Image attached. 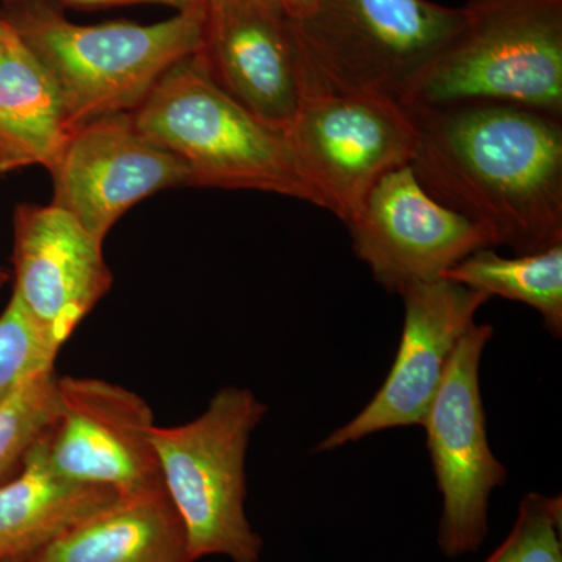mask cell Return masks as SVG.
Wrapping results in <instances>:
<instances>
[{"label":"cell","instance_id":"8992f818","mask_svg":"<svg viewBox=\"0 0 562 562\" xmlns=\"http://www.w3.org/2000/svg\"><path fill=\"white\" fill-rule=\"evenodd\" d=\"M268 413L247 387H222L188 424L154 428L162 486L179 514L192 560L260 562L262 539L246 514V454Z\"/></svg>","mask_w":562,"mask_h":562},{"label":"cell","instance_id":"5b68a950","mask_svg":"<svg viewBox=\"0 0 562 562\" xmlns=\"http://www.w3.org/2000/svg\"><path fill=\"white\" fill-rule=\"evenodd\" d=\"M464 10L430 0H319L292 21L303 87L391 99L414 85L461 27Z\"/></svg>","mask_w":562,"mask_h":562},{"label":"cell","instance_id":"d4e9b609","mask_svg":"<svg viewBox=\"0 0 562 562\" xmlns=\"http://www.w3.org/2000/svg\"><path fill=\"white\" fill-rule=\"evenodd\" d=\"M0 49H2V47H0Z\"/></svg>","mask_w":562,"mask_h":562},{"label":"cell","instance_id":"52a82bcc","mask_svg":"<svg viewBox=\"0 0 562 562\" xmlns=\"http://www.w3.org/2000/svg\"><path fill=\"white\" fill-rule=\"evenodd\" d=\"M284 136L321 209L344 224L384 173L413 161L417 144L416 121L402 103L313 85L303 87Z\"/></svg>","mask_w":562,"mask_h":562},{"label":"cell","instance_id":"44dd1931","mask_svg":"<svg viewBox=\"0 0 562 562\" xmlns=\"http://www.w3.org/2000/svg\"><path fill=\"white\" fill-rule=\"evenodd\" d=\"M58 350L46 341L20 301H11L0 316V403L33 373L55 366Z\"/></svg>","mask_w":562,"mask_h":562},{"label":"cell","instance_id":"7c38bea8","mask_svg":"<svg viewBox=\"0 0 562 562\" xmlns=\"http://www.w3.org/2000/svg\"><path fill=\"white\" fill-rule=\"evenodd\" d=\"M47 171L52 205L68 211L101 241L136 203L168 188L191 187L187 166L147 138L132 113L81 125Z\"/></svg>","mask_w":562,"mask_h":562},{"label":"cell","instance_id":"277c9868","mask_svg":"<svg viewBox=\"0 0 562 562\" xmlns=\"http://www.w3.org/2000/svg\"><path fill=\"white\" fill-rule=\"evenodd\" d=\"M405 109L509 103L562 120V0H469Z\"/></svg>","mask_w":562,"mask_h":562},{"label":"cell","instance_id":"6da1fadb","mask_svg":"<svg viewBox=\"0 0 562 562\" xmlns=\"http://www.w3.org/2000/svg\"><path fill=\"white\" fill-rule=\"evenodd\" d=\"M425 191L516 255L562 244V120L509 103L409 110Z\"/></svg>","mask_w":562,"mask_h":562},{"label":"cell","instance_id":"ac0fdd59","mask_svg":"<svg viewBox=\"0 0 562 562\" xmlns=\"http://www.w3.org/2000/svg\"><path fill=\"white\" fill-rule=\"evenodd\" d=\"M443 277L531 306L541 314L543 327L562 336V244L536 254L502 257L494 247H482L449 269Z\"/></svg>","mask_w":562,"mask_h":562},{"label":"cell","instance_id":"3957f363","mask_svg":"<svg viewBox=\"0 0 562 562\" xmlns=\"http://www.w3.org/2000/svg\"><path fill=\"white\" fill-rule=\"evenodd\" d=\"M132 116L147 138L187 166L191 187L273 192L321 209L284 132L225 94L199 52L169 69Z\"/></svg>","mask_w":562,"mask_h":562},{"label":"cell","instance_id":"2e32d148","mask_svg":"<svg viewBox=\"0 0 562 562\" xmlns=\"http://www.w3.org/2000/svg\"><path fill=\"white\" fill-rule=\"evenodd\" d=\"M110 487L70 482L47 461L43 436L10 482L0 483V562H21L117 497Z\"/></svg>","mask_w":562,"mask_h":562},{"label":"cell","instance_id":"7a4b0ae2","mask_svg":"<svg viewBox=\"0 0 562 562\" xmlns=\"http://www.w3.org/2000/svg\"><path fill=\"white\" fill-rule=\"evenodd\" d=\"M0 20L50 74L72 133L88 122L132 113L169 69L201 50L206 0L147 25L76 24L47 0L2 3Z\"/></svg>","mask_w":562,"mask_h":562},{"label":"cell","instance_id":"ba28073f","mask_svg":"<svg viewBox=\"0 0 562 562\" xmlns=\"http://www.w3.org/2000/svg\"><path fill=\"white\" fill-rule=\"evenodd\" d=\"M492 336L490 324H473L462 336L422 424L442 495L438 547L447 558L479 552L487 536L491 494L508 480L487 442L480 390V362Z\"/></svg>","mask_w":562,"mask_h":562},{"label":"cell","instance_id":"d6986e66","mask_svg":"<svg viewBox=\"0 0 562 562\" xmlns=\"http://www.w3.org/2000/svg\"><path fill=\"white\" fill-rule=\"evenodd\" d=\"M57 380L55 366H49L0 403V483L49 430L57 413Z\"/></svg>","mask_w":562,"mask_h":562},{"label":"cell","instance_id":"cb8c5ba5","mask_svg":"<svg viewBox=\"0 0 562 562\" xmlns=\"http://www.w3.org/2000/svg\"><path fill=\"white\" fill-rule=\"evenodd\" d=\"M9 272H7L5 269H3L2 266H0V288H2L3 284H5L7 281H9Z\"/></svg>","mask_w":562,"mask_h":562},{"label":"cell","instance_id":"8fae6325","mask_svg":"<svg viewBox=\"0 0 562 562\" xmlns=\"http://www.w3.org/2000/svg\"><path fill=\"white\" fill-rule=\"evenodd\" d=\"M353 251L391 292L442 279L472 251L491 247L471 221L432 199L412 162L376 181L346 222Z\"/></svg>","mask_w":562,"mask_h":562},{"label":"cell","instance_id":"7402d4cb","mask_svg":"<svg viewBox=\"0 0 562 562\" xmlns=\"http://www.w3.org/2000/svg\"><path fill=\"white\" fill-rule=\"evenodd\" d=\"M18 2V0H0V3ZM50 2V0H47ZM58 2L69 3V5L88 7H110V5H127V3H162V5L173 7L177 10H184L188 7L195 5L202 0H58Z\"/></svg>","mask_w":562,"mask_h":562},{"label":"cell","instance_id":"603a6c76","mask_svg":"<svg viewBox=\"0 0 562 562\" xmlns=\"http://www.w3.org/2000/svg\"><path fill=\"white\" fill-rule=\"evenodd\" d=\"M288 18L292 21H301L312 14L319 0H273Z\"/></svg>","mask_w":562,"mask_h":562},{"label":"cell","instance_id":"ffe728a7","mask_svg":"<svg viewBox=\"0 0 562 562\" xmlns=\"http://www.w3.org/2000/svg\"><path fill=\"white\" fill-rule=\"evenodd\" d=\"M483 562H562L561 495L527 492L512 531Z\"/></svg>","mask_w":562,"mask_h":562},{"label":"cell","instance_id":"30bf717a","mask_svg":"<svg viewBox=\"0 0 562 562\" xmlns=\"http://www.w3.org/2000/svg\"><path fill=\"white\" fill-rule=\"evenodd\" d=\"M398 294L405 321L386 380L353 419L317 443L316 452H333L391 428L422 427L454 349L491 299L446 277L412 284Z\"/></svg>","mask_w":562,"mask_h":562},{"label":"cell","instance_id":"e0dca14e","mask_svg":"<svg viewBox=\"0 0 562 562\" xmlns=\"http://www.w3.org/2000/svg\"><path fill=\"white\" fill-rule=\"evenodd\" d=\"M0 47V173L49 168L70 136L60 92L3 20Z\"/></svg>","mask_w":562,"mask_h":562},{"label":"cell","instance_id":"4fadbf2b","mask_svg":"<svg viewBox=\"0 0 562 562\" xmlns=\"http://www.w3.org/2000/svg\"><path fill=\"white\" fill-rule=\"evenodd\" d=\"M13 231V295L60 351L113 283L103 241L52 203H21Z\"/></svg>","mask_w":562,"mask_h":562},{"label":"cell","instance_id":"9a60e30c","mask_svg":"<svg viewBox=\"0 0 562 562\" xmlns=\"http://www.w3.org/2000/svg\"><path fill=\"white\" fill-rule=\"evenodd\" d=\"M21 562H195L165 487L117 495Z\"/></svg>","mask_w":562,"mask_h":562},{"label":"cell","instance_id":"9c48e42d","mask_svg":"<svg viewBox=\"0 0 562 562\" xmlns=\"http://www.w3.org/2000/svg\"><path fill=\"white\" fill-rule=\"evenodd\" d=\"M154 428V412L136 392L105 380L63 376L44 449L50 468L70 482L120 495L161 490Z\"/></svg>","mask_w":562,"mask_h":562},{"label":"cell","instance_id":"5bb4252c","mask_svg":"<svg viewBox=\"0 0 562 562\" xmlns=\"http://www.w3.org/2000/svg\"><path fill=\"white\" fill-rule=\"evenodd\" d=\"M211 79L284 132L301 106L303 68L290 18L273 0H206L201 50Z\"/></svg>","mask_w":562,"mask_h":562}]
</instances>
